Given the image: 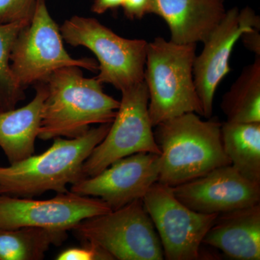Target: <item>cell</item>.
<instances>
[{
	"instance_id": "6da1fadb",
	"label": "cell",
	"mask_w": 260,
	"mask_h": 260,
	"mask_svg": "<svg viewBox=\"0 0 260 260\" xmlns=\"http://www.w3.org/2000/svg\"><path fill=\"white\" fill-rule=\"evenodd\" d=\"M221 124L186 113L160 123L154 136L160 150L158 182L176 186L232 165L224 151Z\"/></svg>"
},
{
	"instance_id": "7402d4cb",
	"label": "cell",
	"mask_w": 260,
	"mask_h": 260,
	"mask_svg": "<svg viewBox=\"0 0 260 260\" xmlns=\"http://www.w3.org/2000/svg\"><path fill=\"white\" fill-rule=\"evenodd\" d=\"M36 0H0V24L30 18Z\"/></svg>"
},
{
	"instance_id": "e0dca14e",
	"label": "cell",
	"mask_w": 260,
	"mask_h": 260,
	"mask_svg": "<svg viewBox=\"0 0 260 260\" xmlns=\"http://www.w3.org/2000/svg\"><path fill=\"white\" fill-rule=\"evenodd\" d=\"M224 151L237 172L260 183V122L221 124Z\"/></svg>"
},
{
	"instance_id": "ba28073f",
	"label": "cell",
	"mask_w": 260,
	"mask_h": 260,
	"mask_svg": "<svg viewBox=\"0 0 260 260\" xmlns=\"http://www.w3.org/2000/svg\"><path fill=\"white\" fill-rule=\"evenodd\" d=\"M121 92L120 104L107 136L84 162V178L94 177L112 162L133 154H160L149 116L145 80Z\"/></svg>"
},
{
	"instance_id": "ffe728a7",
	"label": "cell",
	"mask_w": 260,
	"mask_h": 260,
	"mask_svg": "<svg viewBox=\"0 0 260 260\" xmlns=\"http://www.w3.org/2000/svg\"><path fill=\"white\" fill-rule=\"evenodd\" d=\"M30 20L0 24V112L15 109L25 99V90L19 85L11 69L10 54L19 32Z\"/></svg>"
},
{
	"instance_id": "44dd1931",
	"label": "cell",
	"mask_w": 260,
	"mask_h": 260,
	"mask_svg": "<svg viewBox=\"0 0 260 260\" xmlns=\"http://www.w3.org/2000/svg\"><path fill=\"white\" fill-rule=\"evenodd\" d=\"M56 260H114L113 256L95 243L84 241L82 245L61 251Z\"/></svg>"
},
{
	"instance_id": "603a6c76",
	"label": "cell",
	"mask_w": 260,
	"mask_h": 260,
	"mask_svg": "<svg viewBox=\"0 0 260 260\" xmlns=\"http://www.w3.org/2000/svg\"><path fill=\"white\" fill-rule=\"evenodd\" d=\"M151 0H124L122 8L128 18L140 19L150 13Z\"/></svg>"
},
{
	"instance_id": "30bf717a",
	"label": "cell",
	"mask_w": 260,
	"mask_h": 260,
	"mask_svg": "<svg viewBox=\"0 0 260 260\" xmlns=\"http://www.w3.org/2000/svg\"><path fill=\"white\" fill-rule=\"evenodd\" d=\"M110 211L99 198L71 191L42 200L0 194V229L39 227L68 232L85 219Z\"/></svg>"
},
{
	"instance_id": "2e32d148",
	"label": "cell",
	"mask_w": 260,
	"mask_h": 260,
	"mask_svg": "<svg viewBox=\"0 0 260 260\" xmlns=\"http://www.w3.org/2000/svg\"><path fill=\"white\" fill-rule=\"evenodd\" d=\"M45 81L36 84V95L25 107L0 112V148L10 164L34 155L47 96Z\"/></svg>"
},
{
	"instance_id": "4fadbf2b",
	"label": "cell",
	"mask_w": 260,
	"mask_h": 260,
	"mask_svg": "<svg viewBox=\"0 0 260 260\" xmlns=\"http://www.w3.org/2000/svg\"><path fill=\"white\" fill-rule=\"evenodd\" d=\"M188 208L204 214H220L259 204L260 183L246 179L232 165L213 169L203 177L173 186Z\"/></svg>"
},
{
	"instance_id": "5bb4252c",
	"label": "cell",
	"mask_w": 260,
	"mask_h": 260,
	"mask_svg": "<svg viewBox=\"0 0 260 260\" xmlns=\"http://www.w3.org/2000/svg\"><path fill=\"white\" fill-rule=\"evenodd\" d=\"M227 10L225 0H151L150 13L161 17L179 44L203 42Z\"/></svg>"
},
{
	"instance_id": "d6986e66",
	"label": "cell",
	"mask_w": 260,
	"mask_h": 260,
	"mask_svg": "<svg viewBox=\"0 0 260 260\" xmlns=\"http://www.w3.org/2000/svg\"><path fill=\"white\" fill-rule=\"evenodd\" d=\"M221 109L227 121L260 122V56L245 67L240 76L224 95Z\"/></svg>"
},
{
	"instance_id": "d4e9b609",
	"label": "cell",
	"mask_w": 260,
	"mask_h": 260,
	"mask_svg": "<svg viewBox=\"0 0 260 260\" xmlns=\"http://www.w3.org/2000/svg\"><path fill=\"white\" fill-rule=\"evenodd\" d=\"M258 31L259 30H254L246 32L242 36L246 47L254 51L256 55H259L260 54L259 35Z\"/></svg>"
},
{
	"instance_id": "cb8c5ba5",
	"label": "cell",
	"mask_w": 260,
	"mask_h": 260,
	"mask_svg": "<svg viewBox=\"0 0 260 260\" xmlns=\"http://www.w3.org/2000/svg\"><path fill=\"white\" fill-rule=\"evenodd\" d=\"M124 0H94L92 11L98 15L104 14L109 10L122 6Z\"/></svg>"
},
{
	"instance_id": "8992f818",
	"label": "cell",
	"mask_w": 260,
	"mask_h": 260,
	"mask_svg": "<svg viewBox=\"0 0 260 260\" xmlns=\"http://www.w3.org/2000/svg\"><path fill=\"white\" fill-rule=\"evenodd\" d=\"M62 40L60 29L51 18L46 0H36L30 21L19 32L10 54L11 69L24 90L67 67L99 70L93 59L71 57Z\"/></svg>"
},
{
	"instance_id": "9a60e30c",
	"label": "cell",
	"mask_w": 260,
	"mask_h": 260,
	"mask_svg": "<svg viewBox=\"0 0 260 260\" xmlns=\"http://www.w3.org/2000/svg\"><path fill=\"white\" fill-rule=\"evenodd\" d=\"M203 244L232 259H260V205L218 214Z\"/></svg>"
},
{
	"instance_id": "5b68a950",
	"label": "cell",
	"mask_w": 260,
	"mask_h": 260,
	"mask_svg": "<svg viewBox=\"0 0 260 260\" xmlns=\"http://www.w3.org/2000/svg\"><path fill=\"white\" fill-rule=\"evenodd\" d=\"M61 37L73 47L83 46L96 56L101 83L124 90L144 80L148 42L118 36L95 18L75 16L65 20Z\"/></svg>"
},
{
	"instance_id": "277c9868",
	"label": "cell",
	"mask_w": 260,
	"mask_h": 260,
	"mask_svg": "<svg viewBox=\"0 0 260 260\" xmlns=\"http://www.w3.org/2000/svg\"><path fill=\"white\" fill-rule=\"evenodd\" d=\"M196 47L197 44H176L161 37L148 43L144 80L153 126L186 113L203 116L193 78Z\"/></svg>"
},
{
	"instance_id": "7c38bea8",
	"label": "cell",
	"mask_w": 260,
	"mask_h": 260,
	"mask_svg": "<svg viewBox=\"0 0 260 260\" xmlns=\"http://www.w3.org/2000/svg\"><path fill=\"white\" fill-rule=\"evenodd\" d=\"M160 155L138 153L112 162L97 175L71 186L72 192L103 200L112 210L143 199L158 182Z\"/></svg>"
},
{
	"instance_id": "9c48e42d",
	"label": "cell",
	"mask_w": 260,
	"mask_h": 260,
	"mask_svg": "<svg viewBox=\"0 0 260 260\" xmlns=\"http://www.w3.org/2000/svg\"><path fill=\"white\" fill-rule=\"evenodd\" d=\"M143 202L158 234L164 258L200 259L203 239L218 214L194 211L176 198L172 186L158 181L147 191Z\"/></svg>"
},
{
	"instance_id": "52a82bcc",
	"label": "cell",
	"mask_w": 260,
	"mask_h": 260,
	"mask_svg": "<svg viewBox=\"0 0 260 260\" xmlns=\"http://www.w3.org/2000/svg\"><path fill=\"white\" fill-rule=\"evenodd\" d=\"M72 231L82 242L102 246L119 260H162L164 251L143 199L82 220Z\"/></svg>"
},
{
	"instance_id": "8fae6325",
	"label": "cell",
	"mask_w": 260,
	"mask_h": 260,
	"mask_svg": "<svg viewBox=\"0 0 260 260\" xmlns=\"http://www.w3.org/2000/svg\"><path fill=\"white\" fill-rule=\"evenodd\" d=\"M260 20L249 7L227 10L216 28L203 42L204 47L193 64V78L203 116L213 114V99L224 77L230 73L229 59L237 41L246 32L259 30Z\"/></svg>"
},
{
	"instance_id": "ac0fdd59",
	"label": "cell",
	"mask_w": 260,
	"mask_h": 260,
	"mask_svg": "<svg viewBox=\"0 0 260 260\" xmlns=\"http://www.w3.org/2000/svg\"><path fill=\"white\" fill-rule=\"evenodd\" d=\"M68 232L39 227L0 229V260H42L51 246L66 241Z\"/></svg>"
},
{
	"instance_id": "3957f363",
	"label": "cell",
	"mask_w": 260,
	"mask_h": 260,
	"mask_svg": "<svg viewBox=\"0 0 260 260\" xmlns=\"http://www.w3.org/2000/svg\"><path fill=\"white\" fill-rule=\"evenodd\" d=\"M44 81L48 94L39 139L78 138L90 124L114 121L120 102L104 93L96 78H85L78 67L56 70Z\"/></svg>"
},
{
	"instance_id": "7a4b0ae2",
	"label": "cell",
	"mask_w": 260,
	"mask_h": 260,
	"mask_svg": "<svg viewBox=\"0 0 260 260\" xmlns=\"http://www.w3.org/2000/svg\"><path fill=\"white\" fill-rule=\"evenodd\" d=\"M112 123L90 128L75 138H54L50 148L40 155L0 167V194L20 198L40 196L47 191L68 192L70 184L85 179L84 162L107 136Z\"/></svg>"
}]
</instances>
